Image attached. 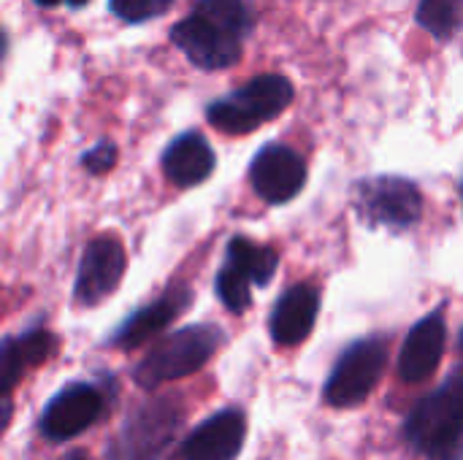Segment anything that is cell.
Returning a JSON list of instances; mask_svg holds the SVG:
<instances>
[{"mask_svg": "<svg viewBox=\"0 0 463 460\" xmlns=\"http://www.w3.org/2000/svg\"><path fill=\"white\" fill-rule=\"evenodd\" d=\"M317 312H320V290L309 282L293 285L271 312L269 320L271 339L282 347L301 344L315 331Z\"/></svg>", "mask_w": 463, "mask_h": 460, "instance_id": "cell-14", "label": "cell"}, {"mask_svg": "<svg viewBox=\"0 0 463 460\" xmlns=\"http://www.w3.org/2000/svg\"><path fill=\"white\" fill-rule=\"evenodd\" d=\"M114 163H117V146L109 144V141L95 144V146H92L90 152H84V157H81V165H84L90 174H106V171L114 168Z\"/></svg>", "mask_w": 463, "mask_h": 460, "instance_id": "cell-21", "label": "cell"}, {"mask_svg": "<svg viewBox=\"0 0 463 460\" xmlns=\"http://www.w3.org/2000/svg\"><path fill=\"white\" fill-rule=\"evenodd\" d=\"M128 268V255L119 239L114 236H98L87 244L79 274H76V287H73V301L79 306H100L122 282Z\"/></svg>", "mask_w": 463, "mask_h": 460, "instance_id": "cell-8", "label": "cell"}, {"mask_svg": "<svg viewBox=\"0 0 463 460\" xmlns=\"http://www.w3.org/2000/svg\"><path fill=\"white\" fill-rule=\"evenodd\" d=\"M171 3L174 0H109V8L125 22H149L160 16Z\"/></svg>", "mask_w": 463, "mask_h": 460, "instance_id": "cell-20", "label": "cell"}, {"mask_svg": "<svg viewBox=\"0 0 463 460\" xmlns=\"http://www.w3.org/2000/svg\"><path fill=\"white\" fill-rule=\"evenodd\" d=\"M463 385L461 374L453 371L442 388L426 396L407 418L404 437L429 460H461Z\"/></svg>", "mask_w": 463, "mask_h": 460, "instance_id": "cell-2", "label": "cell"}, {"mask_svg": "<svg viewBox=\"0 0 463 460\" xmlns=\"http://www.w3.org/2000/svg\"><path fill=\"white\" fill-rule=\"evenodd\" d=\"M293 100V84L279 73L255 76L236 92L214 100L206 108L209 122L231 136H244L258 130L263 122L277 119Z\"/></svg>", "mask_w": 463, "mask_h": 460, "instance_id": "cell-4", "label": "cell"}, {"mask_svg": "<svg viewBox=\"0 0 463 460\" xmlns=\"http://www.w3.org/2000/svg\"><path fill=\"white\" fill-rule=\"evenodd\" d=\"M228 263L233 271H239L250 285L255 287H266L274 274H277V266H279V255L277 249L271 247H260L244 236H233L231 244H228Z\"/></svg>", "mask_w": 463, "mask_h": 460, "instance_id": "cell-17", "label": "cell"}, {"mask_svg": "<svg viewBox=\"0 0 463 460\" xmlns=\"http://www.w3.org/2000/svg\"><path fill=\"white\" fill-rule=\"evenodd\" d=\"M445 344H448V323H445V312L437 309L426 314L420 323H415V328L410 331L399 355L402 380L423 382L426 377H431L445 355Z\"/></svg>", "mask_w": 463, "mask_h": 460, "instance_id": "cell-13", "label": "cell"}, {"mask_svg": "<svg viewBox=\"0 0 463 460\" xmlns=\"http://www.w3.org/2000/svg\"><path fill=\"white\" fill-rule=\"evenodd\" d=\"M163 171L176 187H184V190L195 187L212 176L214 152L201 133L187 130V133L176 136L168 144V149L163 152Z\"/></svg>", "mask_w": 463, "mask_h": 460, "instance_id": "cell-16", "label": "cell"}, {"mask_svg": "<svg viewBox=\"0 0 463 460\" xmlns=\"http://www.w3.org/2000/svg\"><path fill=\"white\" fill-rule=\"evenodd\" d=\"M54 344L57 339L43 328L0 339V396H8L19 385L27 366L35 369L49 361L54 355Z\"/></svg>", "mask_w": 463, "mask_h": 460, "instance_id": "cell-15", "label": "cell"}, {"mask_svg": "<svg viewBox=\"0 0 463 460\" xmlns=\"http://www.w3.org/2000/svg\"><path fill=\"white\" fill-rule=\"evenodd\" d=\"M106 396L92 382H76L62 388L41 415V434L49 442H68L87 431L103 412Z\"/></svg>", "mask_w": 463, "mask_h": 460, "instance_id": "cell-9", "label": "cell"}, {"mask_svg": "<svg viewBox=\"0 0 463 460\" xmlns=\"http://www.w3.org/2000/svg\"><path fill=\"white\" fill-rule=\"evenodd\" d=\"M250 287L252 285L239 271H233L231 266H222L220 268V274H217V296H220V301L225 304L228 312L244 314L250 309V304H252Z\"/></svg>", "mask_w": 463, "mask_h": 460, "instance_id": "cell-19", "label": "cell"}, {"mask_svg": "<svg viewBox=\"0 0 463 460\" xmlns=\"http://www.w3.org/2000/svg\"><path fill=\"white\" fill-rule=\"evenodd\" d=\"M190 304H193V290L187 285H174L160 298L149 301L144 309H136L111 333L109 344L122 350V352H130V350L141 347L144 342H149L152 336H157L163 328H168L182 312H187Z\"/></svg>", "mask_w": 463, "mask_h": 460, "instance_id": "cell-11", "label": "cell"}, {"mask_svg": "<svg viewBox=\"0 0 463 460\" xmlns=\"http://www.w3.org/2000/svg\"><path fill=\"white\" fill-rule=\"evenodd\" d=\"M353 206L369 228L402 233L420 222L423 195L418 184L404 176H369L355 184Z\"/></svg>", "mask_w": 463, "mask_h": 460, "instance_id": "cell-6", "label": "cell"}, {"mask_svg": "<svg viewBox=\"0 0 463 460\" xmlns=\"http://www.w3.org/2000/svg\"><path fill=\"white\" fill-rule=\"evenodd\" d=\"M385 366L388 342L383 336H369L350 344L326 382V401L336 409H353L364 404L380 382Z\"/></svg>", "mask_w": 463, "mask_h": 460, "instance_id": "cell-7", "label": "cell"}, {"mask_svg": "<svg viewBox=\"0 0 463 460\" xmlns=\"http://www.w3.org/2000/svg\"><path fill=\"white\" fill-rule=\"evenodd\" d=\"M461 3L463 0H420L418 24H423L431 35L448 41L461 24Z\"/></svg>", "mask_w": 463, "mask_h": 460, "instance_id": "cell-18", "label": "cell"}, {"mask_svg": "<svg viewBox=\"0 0 463 460\" xmlns=\"http://www.w3.org/2000/svg\"><path fill=\"white\" fill-rule=\"evenodd\" d=\"M222 342H225L222 328L212 323L187 325L165 336L152 352H146V358L133 369V380L144 390H157L160 385L190 377L214 358Z\"/></svg>", "mask_w": 463, "mask_h": 460, "instance_id": "cell-3", "label": "cell"}, {"mask_svg": "<svg viewBox=\"0 0 463 460\" xmlns=\"http://www.w3.org/2000/svg\"><path fill=\"white\" fill-rule=\"evenodd\" d=\"M62 460H87V455L84 453H68Z\"/></svg>", "mask_w": 463, "mask_h": 460, "instance_id": "cell-22", "label": "cell"}, {"mask_svg": "<svg viewBox=\"0 0 463 460\" xmlns=\"http://www.w3.org/2000/svg\"><path fill=\"white\" fill-rule=\"evenodd\" d=\"M3 54H5V35H3V30H0V60H3Z\"/></svg>", "mask_w": 463, "mask_h": 460, "instance_id": "cell-23", "label": "cell"}, {"mask_svg": "<svg viewBox=\"0 0 463 460\" xmlns=\"http://www.w3.org/2000/svg\"><path fill=\"white\" fill-rule=\"evenodd\" d=\"M84 3H87V0H68L71 8H79V5H84Z\"/></svg>", "mask_w": 463, "mask_h": 460, "instance_id": "cell-25", "label": "cell"}, {"mask_svg": "<svg viewBox=\"0 0 463 460\" xmlns=\"http://www.w3.org/2000/svg\"><path fill=\"white\" fill-rule=\"evenodd\" d=\"M250 182L266 203L279 206L304 190L307 163L296 149L285 144H269L255 155L250 165Z\"/></svg>", "mask_w": 463, "mask_h": 460, "instance_id": "cell-10", "label": "cell"}, {"mask_svg": "<svg viewBox=\"0 0 463 460\" xmlns=\"http://www.w3.org/2000/svg\"><path fill=\"white\" fill-rule=\"evenodd\" d=\"M252 19L244 0H198L193 14L174 24L171 41L203 70L231 68L241 57Z\"/></svg>", "mask_w": 463, "mask_h": 460, "instance_id": "cell-1", "label": "cell"}, {"mask_svg": "<svg viewBox=\"0 0 463 460\" xmlns=\"http://www.w3.org/2000/svg\"><path fill=\"white\" fill-rule=\"evenodd\" d=\"M182 423V407L171 396L141 404L125 418L111 445L109 460H160L171 442L179 437Z\"/></svg>", "mask_w": 463, "mask_h": 460, "instance_id": "cell-5", "label": "cell"}, {"mask_svg": "<svg viewBox=\"0 0 463 460\" xmlns=\"http://www.w3.org/2000/svg\"><path fill=\"white\" fill-rule=\"evenodd\" d=\"M35 3H38V5H57L60 0H35Z\"/></svg>", "mask_w": 463, "mask_h": 460, "instance_id": "cell-24", "label": "cell"}, {"mask_svg": "<svg viewBox=\"0 0 463 460\" xmlns=\"http://www.w3.org/2000/svg\"><path fill=\"white\" fill-rule=\"evenodd\" d=\"M247 439V420L239 409H222L201 423L182 445L184 460H236Z\"/></svg>", "mask_w": 463, "mask_h": 460, "instance_id": "cell-12", "label": "cell"}]
</instances>
